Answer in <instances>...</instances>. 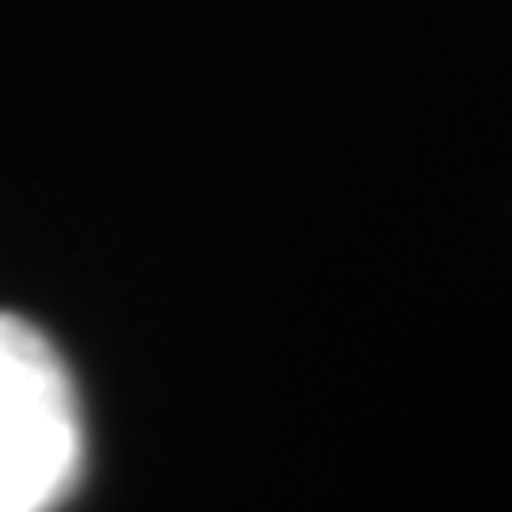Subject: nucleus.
Wrapping results in <instances>:
<instances>
[{"instance_id": "f257e3e1", "label": "nucleus", "mask_w": 512, "mask_h": 512, "mask_svg": "<svg viewBox=\"0 0 512 512\" xmlns=\"http://www.w3.org/2000/svg\"><path fill=\"white\" fill-rule=\"evenodd\" d=\"M84 467L69 368L27 319L0 311V512H54Z\"/></svg>"}]
</instances>
